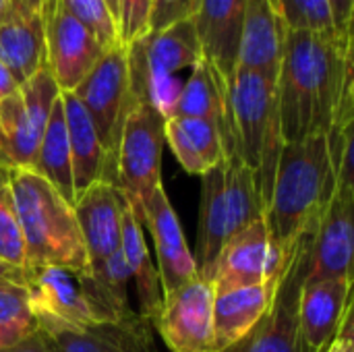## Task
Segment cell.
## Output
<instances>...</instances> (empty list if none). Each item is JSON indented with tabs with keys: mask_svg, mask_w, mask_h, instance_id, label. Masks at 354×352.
I'll list each match as a JSON object with an SVG mask.
<instances>
[{
	"mask_svg": "<svg viewBox=\"0 0 354 352\" xmlns=\"http://www.w3.org/2000/svg\"><path fill=\"white\" fill-rule=\"evenodd\" d=\"M353 52V37L286 31L276 77L284 143L330 131L344 91L354 87Z\"/></svg>",
	"mask_w": 354,
	"mask_h": 352,
	"instance_id": "obj_1",
	"label": "cell"
},
{
	"mask_svg": "<svg viewBox=\"0 0 354 352\" xmlns=\"http://www.w3.org/2000/svg\"><path fill=\"white\" fill-rule=\"evenodd\" d=\"M334 187L336 176L326 135L284 143L263 214L268 230L282 251H288L301 234L317 224Z\"/></svg>",
	"mask_w": 354,
	"mask_h": 352,
	"instance_id": "obj_2",
	"label": "cell"
},
{
	"mask_svg": "<svg viewBox=\"0 0 354 352\" xmlns=\"http://www.w3.org/2000/svg\"><path fill=\"white\" fill-rule=\"evenodd\" d=\"M10 191L25 247L23 270L35 266L85 270L89 259L73 205L33 168H10Z\"/></svg>",
	"mask_w": 354,
	"mask_h": 352,
	"instance_id": "obj_3",
	"label": "cell"
},
{
	"mask_svg": "<svg viewBox=\"0 0 354 352\" xmlns=\"http://www.w3.org/2000/svg\"><path fill=\"white\" fill-rule=\"evenodd\" d=\"M228 83V141L226 151H234L253 172L263 214L270 203L272 185L280 151L284 147L276 79L255 71L236 68Z\"/></svg>",
	"mask_w": 354,
	"mask_h": 352,
	"instance_id": "obj_4",
	"label": "cell"
},
{
	"mask_svg": "<svg viewBox=\"0 0 354 352\" xmlns=\"http://www.w3.org/2000/svg\"><path fill=\"white\" fill-rule=\"evenodd\" d=\"M201 178L197 247L193 259L199 276L212 280L214 263L222 247L236 232L263 218V201L253 172L234 151H226L224 160Z\"/></svg>",
	"mask_w": 354,
	"mask_h": 352,
	"instance_id": "obj_5",
	"label": "cell"
},
{
	"mask_svg": "<svg viewBox=\"0 0 354 352\" xmlns=\"http://www.w3.org/2000/svg\"><path fill=\"white\" fill-rule=\"evenodd\" d=\"M124 48L133 100L149 102L168 120L183 87L174 75L193 68L203 58L195 21L187 19L162 31H149Z\"/></svg>",
	"mask_w": 354,
	"mask_h": 352,
	"instance_id": "obj_6",
	"label": "cell"
},
{
	"mask_svg": "<svg viewBox=\"0 0 354 352\" xmlns=\"http://www.w3.org/2000/svg\"><path fill=\"white\" fill-rule=\"evenodd\" d=\"M23 274L37 322L85 328L124 319L102 299L87 268L79 272L62 266H35L23 270Z\"/></svg>",
	"mask_w": 354,
	"mask_h": 352,
	"instance_id": "obj_7",
	"label": "cell"
},
{
	"mask_svg": "<svg viewBox=\"0 0 354 352\" xmlns=\"http://www.w3.org/2000/svg\"><path fill=\"white\" fill-rule=\"evenodd\" d=\"M164 127L166 118L160 110L143 100L133 104L122 124L116 154V185L124 193L139 224L145 201L162 185Z\"/></svg>",
	"mask_w": 354,
	"mask_h": 352,
	"instance_id": "obj_8",
	"label": "cell"
},
{
	"mask_svg": "<svg viewBox=\"0 0 354 352\" xmlns=\"http://www.w3.org/2000/svg\"><path fill=\"white\" fill-rule=\"evenodd\" d=\"M75 98L87 110L102 147L108 158V178L116 185V154L120 133L129 110L133 108V91L129 79L127 48L106 50L89 75L73 89Z\"/></svg>",
	"mask_w": 354,
	"mask_h": 352,
	"instance_id": "obj_9",
	"label": "cell"
},
{
	"mask_svg": "<svg viewBox=\"0 0 354 352\" xmlns=\"http://www.w3.org/2000/svg\"><path fill=\"white\" fill-rule=\"evenodd\" d=\"M313 228L301 234L288 249L278 290L268 313L243 340L222 352H307L299 328V293L307 278Z\"/></svg>",
	"mask_w": 354,
	"mask_h": 352,
	"instance_id": "obj_10",
	"label": "cell"
},
{
	"mask_svg": "<svg viewBox=\"0 0 354 352\" xmlns=\"http://www.w3.org/2000/svg\"><path fill=\"white\" fill-rule=\"evenodd\" d=\"M60 95L48 68H41L12 95L0 100V166L31 168L52 104Z\"/></svg>",
	"mask_w": 354,
	"mask_h": 352,
	"instance_id": "obj_11",
	"label": "cell"
},
{
	"mask_svg": "<svg viewBox=\"0 0 354 352\" xmlns=\"http://www.w3.org/2000/svg\"><path fill=\"white\" fill-rule=\"evenodd\" d=\"M286 253L272 239L266 220H255L222 247L209 280L214 295L276 280L284 270Z\"/></svg>",
	"mask_w": 354,
	"mask_h": 352,
	"instance_id": "obj_12",
	"label": "cell"
},
{
	"mask_svg": "<svg viewBox=\"0 0 354 352\" xmlns=\"http://www.w3.org/2000/svg\"><path fill=\"white\" fill-rule=\"evenodd\" d=\"M354 180H336L311 234L305 280H353Z\"/></svg>",
	"mask_w": 354,
	"mask_h": 352,
	"instance_id": "obj_13",
	"label": "cell"
},
{
	"mask_svg": "<svg viewBox=\"0 0 354 352\" xmlns=\"http://www.w3.org/2000/svg\"><path fill=\"white\" fill-rule=\"evenodd\" d=\"M46 68L60 91H73L104 56L102 44L75 17L66 12L60 0H46Z\"/></svg>",
	"mask_w": 354,
	"mask_h": 352,
	"instance_id": "obj_14",
	"label": "cell"
},
{
	"mask_svg": "<svg viewBox=\"0 0 354 352\" xmlns=\"http://www.w3.org/2000/svg\"><path fill=\"white\" fill-rule=\"evenodd\" d=\"M172 352H214V286L197 278L162 299L156 322Z\"/></svg>",
	"mask_w": 354,
	"mask_h": 352,
	"instance_id": "obj_15",
	"label": "cell"
},
{
	"mask_svg": "<svg viewBox=\"0 0 354 352\" xmlns=\"http://www.w3.org/2000/svg\"><path fill=\"white\" fill-rule=\"evenodd\" d=\"M141 226H145L153 239L158 255V276L162 299L178 290L180 286L199 278L193 253L185 241L180 222L164 187H156L141 212Z\"/></svg>",
	"mask_w": 354,
	"mask_h": 352,
	"instance_id": "obj_16",
	"label": "cell"
},
{
	"mask_svg": "<svg viewBox=\"0 0 354 352\" xmlns=\"http://www.w3.org/2000/svg\"><path fill=\"white\" fill-rule=\"evenodd\" d=\"M46 0H10L0 23V60L19 85L46 68Z\"/></svg>",
	"mask_w": 354,
	"mask_h": 352,
	"instance_id": "obj_17",
	"label": "cell"
},
{
	"mask_svg": "<svg viewBox=\"0 0 354 352\" xmlns=\"http://www.w3.org/2000/svg\"><path fill=\"white\" fill-rule=\"evenodd\" d=\"M52 338L58 352H158L153 346V326L139 313L85 328L58 322H37Z\"/></svg>",
	"mask_w": 354,
	"mask_h": 352,
	"instance_id": "obj_18",
	"label": "cell"
},
{
	"mask_svg": "<svg viewBox=\"0 0 354 352\" xmlns=\"http://www.w3.org/2000/svg\"><path fill=\"white\" fill-rule=\"evenodd\" d=\"M124 195L110 180L93 183L73 205L89 263L102 261L120 249Z\"/></svg>",
	"mask_w": 354,
	"mask_h": 352,
	"instance_id": "obj_19",
	"label": "cell"
},
{
	"mask_svg": "<svg viewBox=\"0 0 354 352\" xmlns=\"http://www.w3.org/2000/svg\"><path fill=\"white\" fill-rule=\"evenodd\" d=\"M353 307V280H305L299 293V328L307 352H326Z\"/></svg>",
	"mask_w": 354,
	"mask_h": 352,
	"instance_id": "obj_20",
	"label": "cell"
},
{
	"mask_svg": "<svg viewBox=\"0 0 354 352\" xmlns=\"http://www.w3.org/2000/svg\"><path fill=\"white\" fill-rule=\"evenodd\" d=\"M286 31L278 0H245L236 68L276 79Z\"/></svg>",
	"mask_w": 354,
	"mask_h": 352,
	"instance_id": "obj_21",
	"label": "cell"
},
{
	"mask_svg": "<svg viewBox=\"0 0 354 352\" xmlns=\"http://www.w3.org/2000/svg\"><path fill=\"white\" fill-rule=\"evenodd\" d=\"M245 0H199L193 17L201 54L228 81L236 71Z\"/></svg>",
	"mask_w": 354,
	"mask_h": 352,
	"instance_id": "obj_22",
	"label": "cell"
},
{
	"mask_svg": "<svg viewBox=\"0 0 354 352\" xmlns=\"http://www.w3.org/2000/svg\"><path fill=\"white\" fill-rule=\"evenodd\" d=\"M280 276L263 284L214 295V352L236 344L257 326L274 303Z\"/></svg>",
	"mask_w": 354,
	"mask_h": 352,
	"instance_id": "obj_23",
	"label": "cell"
},
{
	"mask_svg": "<svg viewBox=\"0 0 354 352\" xmlns=\"http://www.w3.org/2000/svg\"><path fill=\"white\" fill-rule=\"evenodd\" d=\"M60 100H62V112H64V124H66V137L71 149L73 187H75V195L79 197L93 183L110 180L108 158L87 110L81 106L75 93L60 91Z\"/></svg>",
	"mask_w": 354,
	"mask_h": 352,
	"instance_id": "obj_24",
	"label": "cell"
},
{
	"mask_svg": "<svg viewBox=\"0 0 354 352\" xmlns=\"http://www.w3.org/2000/svg\"><path fill=\"white\" fill-rule=\"evenodd\" d=\"M168 118H205L220 127L222 143L228 141V83L222 73L205 58L183 83Z\"/></svg>",
	"mask_w": 354,
	"mask_h": 352,
	"instance_id": "obj_25",
	"label": "cell"
},
{
	"mask_svg": "<svg viewBox=\"0 0 354 352\" xmlns=\"http://www.w3.org/2000/svg\"><path fill=\"white\" fill-rule=\"evenodd\" d=\"M124 195V193H122ZM120 251L131 272V280L137 288L139 299V315L145 317L151 326H156L160 311H162V293H160V276L158 268L153 266L143 226L135 218L127 197L122 203V230H120Z\"/></svg>",
	"mask_w": 354,
	"mask_h": 352,
	"instance_id": "obj_26",
	"label": "cell"
},
{
	"mask_svg": "<svg viewBox=\"0 0 354 352\" xmlns=\"http://www.w3.org/2000/svg\"><path fill=\"white\" fill-rule=\"evenodd\" d=\"M166 143L189 174L203 176L224 160L222 131L205 118H168Z\"/></svg>",
	"mask_w": 354,
	"mask_h": 352,
	"instance_id": "obj_27",
	"label": "cell"
},
{
	"mask_svg": "<svg viewBox=\"0 0 354 352\" xmlns=\"http://www.w3.org/2000/svg\"><path fill=\"white\" fill-rule=\"evenodd\" d=\"M41 178H46L60 197L75 205L77 195L73 187V164H71V149H68V137H66V124H64V112H62V100L60 95L52 104L33 166H31Z\"/></svg>",
	"mask_w": 354,
	"mask_h": 352,
	"instance_id": "obj_28",
	"label": "cell"
},
{
	"mask_svg": "<svg viewBox=\"0 0 354 352\" xmlns=\"http://www.w3.org/2000/svg\"><path fill=\"white\" fill-rule=\"evenodd\" d=\"M37 328L25 284H0V351L23 342Z\"/></svg>",
	"mask_w": 354,
	"mask_h": 352,
	"instance_id": "obj_29",
	"label": "cell"
},
{
	"mask_svg": "<svg viewBox=\"0 0 354 352\" xmlns=\"http://www.w3.org/2000/svg\"><path fill=\"white\" fill-rule=\"evenodd\" d=\"M87 272H89L97 293L102 295V299L108 303V307L118 317H131L137 313L129 305V284L133 280H131V272L127 268V261H124L120 249L102 261L89 263Z\"/></svg>",
	"mask_w": 354,
	"mask_h": 352,
	"instance_id": "obj_30",
	"label": "cell"
},
{
	"mask_svg": "<svg viewBox=\"0 0 354 352\" xmlns=\"http://www.w3.org/2000/svg\"><path fill=\"white\" fill-rule=\"evenodd\" d=\"M0 259L23 268L25 247L10 191V168L0 166Z\"/></svg>",
	"mask_w": 354,
	"mask_h": 352,
	"instance_id": "obj_31",
	"label": "cell"
},
{
	"mask_svg": "<svg viewBox=\"0 0 354 352\" xmlns=\"http://www.w3.org/2000/svg\"><path fill=\"white\" fill-rule=\"evenodd\" d=\"M71 17H75L93 37L102 44L104 50L120 46L116 21L106 4V0H60Z\"/></svg>",
	"mask_w": 354,
	"mask_h": 352,
	"instance_id": "obj_32",
	"label": "cell"
},
{
	"mask_svg": "<svg viewBox=\"0 0 354 352\" xmlns=\"http://www.w3.org/2000/svg\"><path fill=\"white\" fill-rule=\"evenodd\" d=\"M278 2L282 8L286 29L336 33L328 0H278Z\"/></svg>",
	"mask_w": 354,
	"mask_h": 352,
	"instance_id": "obj_33",
	"label": "cell"
},
{
	"mask_svg": "<svg viewBox=\"0 0 354 352\" xmlns=\"http://www.w3.org/2000/svg\"><path fill=\"white\" fill-rule=\"evenodd\" d=\"M151 0H116V29L120 46H129L149 33Z\"/></svg>",
	"mask_w": 354,
	"mask_h": 352,
	"instance_id": "obj_34",
	"label": "cell"
},
{
	"mask_svg": "<svg viewBox=\"0 0 354 352\" xmlns=\"http://www.w3.org/2000/svg\"><path fill=\"white\" fill-rule=\"evenodd\" d=\"M199 0H151L149 31H162L174 23L193 19Z\"/></svg>",
	"mask_w": 354,
	"mask_h": 352,
	"instance_id": "obj_35",
	"label": "cell"
},
{
	"mask_svg": "<svg viewBox=\"0 0 354 352\" xmlns=\"http://www.w3.org/2000/svg\"><path fill=\"white\" fill-rule=\"evenodd\" d=\"M334 31L340 37H353V17L354 0H328Z\"/></svg>",
	"mask_w": 354,
	"mask_h": 352,
	"instance_id": "obj_36",
	"label": "cell"
},
{
	"mask_svg": "<svg viewBox=\"0 0 354 352\" xmlns=\"http://www.w3.org/2000/svg\"><path fill=\"white\" fill-rule=\"evenodd\" d=\"M326 352H354V322H353V307L346 311L338 334L334 336V340L330 342V346Z\"/></svg>",
	"mask_w": 354,
	"mask_h": 352,
	"instance_id": "obj_37",
	"label": "cell"
},
{
	"mask_svg": "<svg viewBox=\"0 0 354 352\" xmlns=\"http://www.w3.org/2000/svg\"><path fill=\"white\" fill-rule=\"evenodd\" d=\"M0 352H58L56 351V344L52 342V338L41 330L37 328L29 338H25L23 342L10 346V349H2Z\"/></svg>",
	"mask_w": 354,
	"mask_h": 352,
	"instance_id": "obj_38",
	"label": "cell"
},
{
	"mask_svg": "<svg viewBox=\"0 0 354 352\" xmlns=\"http://www.w3.org/2000/svg\"><path fill=\"white\" fill-rule=\"evenodd\" d=\"M4 282H8V284H25L23 268L0 259V284H4Z\"/></svg>",
	"mask_w": 354,
	"mask_h": 352,
	"instance_id": "obj_39",
	"label": "cell"
},
{
	"mask_svg": "<svg viewBox=\"0 0 354 352\" xmlns=\"http://www.w3.org/2000/svg\"><path fill=\"white\" fill-rule=\"evenodd\" d=\"M19 87H21V85L15 81L12 73H10V71L6 68V64L0 60V100H4V98L12 95Z\"/></svg>",
	"mask_w": 354,
	"mask_h": 352,
	"instance_id": "obj_40",
	"label": "cell"
},
{
	"mask_svg": "<svg viewBox=\"0 0 354 352\" xmlns=\"http://www.w3.org/2000/svg\"><path fill=\"white\" fill-rule=\"evenodd\" d=\"M8 8H10V0H0V23L4 21V17H6V12H8Z\"/></svg>",
	"mask_w": 354,
	"mask_h": 352,
	"instance_id": "obj_41",
	"label": "cell"
},
{
	"mask_svg": "<svg viewBox=\"0 0 354 352\" xmlns=\"http://www.w3.org/2000/svg\"><path fill=\"white\" fill-rule=\"evenodd\" d=\"M106 4H108V8H110V12H112L114 21H116V0H106Z\"/></svg>",
	"mask_w": 354,
	"mask_h": 352,
	"instance_id": "obj_42",
	"label": "cell"
}]
</instances>
